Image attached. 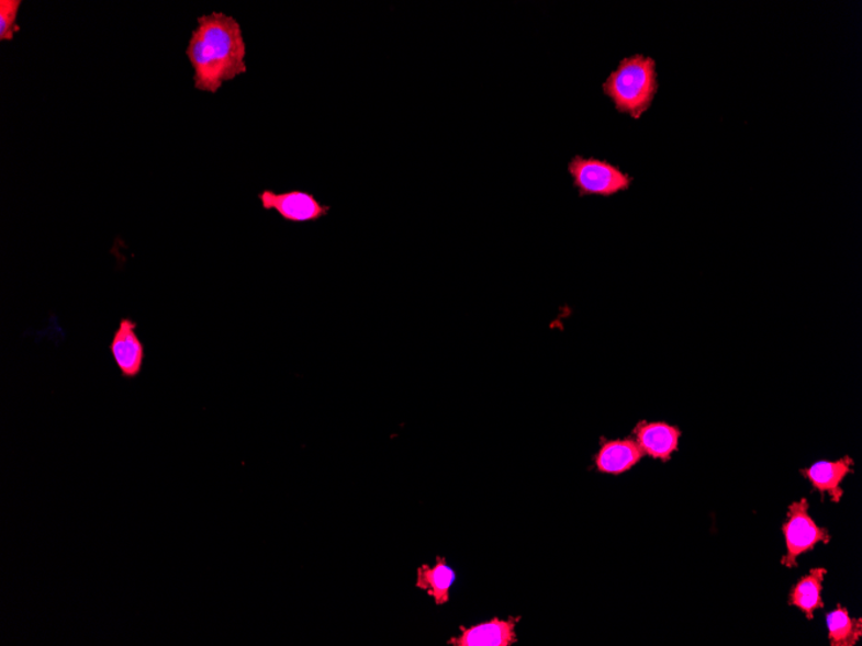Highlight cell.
I'll list each match as a JSON object with an SVG mask.
<instances>
[{
  "label": "cell",
  "mask_w": 862,
  "mask_h": 646,
  "mask_svg": "<svg viewBox=\"0 0 862 646\" xmlns=\"http://www.w3.org/2000/svg\"><path fill=\"white\" fill-rule=\"evenodd\" d=\"M632 435L645 456L668 462L680 447L682 431L668 422L640 421L634 428Z\"/></svg>",
  "instance_id": "8"
},
{
  "label": "cell",
  "mask_w": 862,
  "mask_h": 646,
  "mask_svg": "<svg viewBox=\"0 0 862 646\" xmlns=\"http://www.w3.org/2000/svg\"><path fill=\"white\" fill-rule=\"evenodd\" d=\"M265 211L277 212L279 217L290 224L318 223L327 217L329 205L322 204L315 195L304 190H290L277 193L275 190H262L257 194Z\"/></svg>",
  "instance_id": "5"
},
{
  "label": "cell",
  "mask_w": 862,
  "mask_h": 646,
  "mask_svg": "<svg viewBox=\"0 0 862 646\" xmlns=\"http://www.w3.org/2000/svg\"><path fill=\"white\" fill-rule=\"evenodd\" d=\"M853 460L844 456L837 461H819L807 468L801 469V474L806 477L816 490H819L822 498L829 494L832 502L841 501L843 490L841 483L847 475L853 473Z\"/></svg>",
  "instance_id": "10"
},
{
  "label": "cell",
  "mask_w": 862,
  "mask_h": 646,
  "mask_svg": "<svg viewBox=\"0 0 862 646\" xmlns=\"http://www.w3.org/2000/svg\"><path fill=\"white\" fill-rule=\"evenodd\" d=\"M137 322L122 318L109 344L116 370L122 378L134 381L142 376L146 351L145 344L136 332Z\"/></svg>",
  "instance_id": "6"
},
{
  "label": "cell",
  "mask_w": 862,
  "mask_h": 646,
  "mask_svg": "<svg viewBox=\"0 0 862 646\" xmlns=\"http://www.w3.org/2000/svg\"><path fill=\"white\" fill-rule=\"evenodd\" d=\"M580 196L611 197L628 191L634 179L607 160L573 157L567 167Z\"/></svg>",
  "instance_id": "3"
},
{
  "label": "cell",
  "mask_w": 862,
  "mask_h": 646,
  "mask_svg": "<svg viewBox=\"0 0 862 646\" xmlns=\"http://www.w3.org/2000/svg\"><path fill=\"white\" fill-rule=\"evenodd\" d=\"M197 91L216 94L226 82L246 75L247 44L237 19L223 12L198 18L186 50Z\"/></svg>",
  "instance_id": "1"
},
{
  "label": "cell",
  "mask_w": 862,
  "mask_h": 646,
  "mask_svg": "<svg viewBox=\"0 0 862 646\" xmlns=\"http://www.w3.org/2000/svg\"><path fill=\"white\" fill-rule=\"evenodd\" d=\"M829 641L832 646L857 645L862 636L861 619H851L849 609L838 605L827 615Z\"/></svg>",
  "instance_id": "13"
},
{
  "label": "cell",
  "mask_w": 862,
  "mask_h": 646,
  "mask_svg": "<svg viewBox=\"0 0 862 646\" xmlns=\"http://www.w3.org/2000/svg\"><path fill=\"white\" fill-rule=\"evenodd\" d=\"M520 616L507 620L492 619L479 625L460 626V635L449 638L452 646H512L518 643L517 628Z\"/></svg>",
  "instance_id": "7"
},
{
  "label": "cell",
  "mask_w": 862,
  "mask_h": 646,
  "mask_svg": "<svg viewBox=\"0 0 862 646\" xmlns=\"http://www.w3.org/2000/svg\"><path fill=\"white\" fill-rule=\"evenodd\" d=\"M456 571L449 567L446 557L437 556L436 564H423L417 569L416 587L426 591L436 601V605H445L449 601V592L456 582Z\"/></svg>",
  "instance_id": "11"
},
{
  "label": "cell",
  "mask_w": 862,
  "mask_h": 646,
  "mask_svg": "<svg viewBox=\"0 0 862 646\" xmlns=\"http://www.w3.org/2000/svg\"><path fill=\"white\" fill-rule=\"evenodd\" d=\"M808 510L809 505L806 498L793 502L787 509L785 523L781 528L786 545V555L781 559V564L786 568H797L798 556L813 552L817 543L827 545L830 542L828 530L817 525L815 520L809 517Z\"/></svg>",
  "instance_id": "4"
},
{
  "label": "cell",
  "mask_w": 862,
  "mask_h": 646,
  "mask_svg": "<svg viewBox=\"0 0 862 646\" xmlns=\"http://www.w3.org/2000/svg\"><path fill=\"white\" fill-rule=\"evenodd\" d=\"M21 0H0V42H12L20 32L18 25Z\"/></svg>",
  "instance_id": "14"
},
{
  "label": "cell",
  "mask_w": 862,
  "mask_h": 646,
  "mask_svg": "<svg viewBox=\"0 0 862 646\" xmlns=\"http://www.w3.org/2000/svg\"><path fill=\"white\" fill-rule=\"evenodd\" d=\"M645 457L636 439H601L598 452L594 456L596 472L606 475H623L636 467Z\"/></svg>",
  "instance_id": "9"
},
{
  "label": "cell",
  "mask_w": 862,
  "mask_h": 646,
  "mask_svg": "<svg viewBox=\"0 0 862 646\" xmlns=\"http://www.w3.org/2000/svg\"><path fill=\"white\" fill-rule=\"evenodd\" d=\"M827 573L828 570L825 568L810 569L807 576L802 577L792 587L790 605L801 609L809 621L814 620V613L817 609L825 607L821 592L824 578L827 576Z\"/></svg>",
  "instance_id": "12"
},
{
  "label": "cell",
  "mask_w": 862,
  "mask_h": 646,
  "mask_svg": "<svg viewBox=\"0 0 862 646\" xmlns=\"http://www.w3.org/2000/svg\"><path fill=\"white\" fill-rule=\"evenodd\" d=\"M603 93L614 102L618 113L640 120L659 91L658 65L653 57H625L603 83Z\"/></svg>",
  "instance_id": "2"
}]
</instances>
